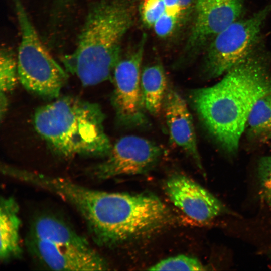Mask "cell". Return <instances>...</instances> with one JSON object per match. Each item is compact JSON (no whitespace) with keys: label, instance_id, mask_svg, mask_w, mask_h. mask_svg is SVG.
Wrapping results in <instances>:
<instances>
[{"label":"cell","instance_id":"6da1fadb","mask_svg":"<svg viewBox=\"0 0 271 271\" xmlns=\"http://www.w3.org/2000/svg\"><path fill=\"white\" fill-rule=\"evenodd\" d=\"M257 47L210 87L191 90L190 104L221 147L235 153L256 101L271 93V59Z\"/></svg>","mask_w":271,"mask_h":271},{"label":"cell","instance_id":"7a4b0ae2","mask_svg":"<svg viewBox=\"0 0 271 271\" xmlns=\"http://www.w3.org/2000/svg\"><path fill=\"white\" fill-rule=\"evenodd\" d=\"M50 191L77 211L93 240L102 246H113L147 234L170 219L165 205L152 194L94 190L58 176L52 180Z\"/></svg>","mask_w":271,"mask_h":271},{"label":"cell","instance_id":"3957f363","mask_svg":"<svg viewBox=\"0 0 271 271\" xmlns=\"http://www.w3.org/2000/svg\"><path fill=\"white\" fill-rule=\"evenodd\" d=\"M128 0H96L89 7L73 51L62 62L67 72L83 85L92 86L111 77L121 59L123 38L133 21Z\"/></svg>","mask_w":271,"mask_h":271},{"label":"cell","instance_id":"277c9868","mask_svg":"<svg viewBox=\"0 0 271 271\" xmlns=\"http://www.w3.org/2000/svg\"><path fill=\"white\" fill-rule=\"evenodd\" d=\"M99 105L67 96L38 108L33 122L37 132L63 157H106L112 146L104 129Z\"/></svg>","mask_w":271,"mask_h":271},{"label":"cell","instance_id":"5b68a950","mask_svg":"<svg viewBox=\"0 0 271 271\" xmlns=\"http://www.w3.org/2000/svg\"><path fill=\"white\" fill-rule=\"evenodd\" d=\"M20 30L17 55L19 81L42 97L57 98L68 72L51 55L40 38L22 0H12Z\"/></svg>","mask_w":271,"mask_h":271},{"label":"cell","instance_id":"8992f818","mask_svg":"<svg viewBox=\"0 0 271 271\" xmlns=\"http://www.w3.org/2000/svg\"><path fill=\"white\" fill-rule=\"evenodd\" d=\"M271 13V1L250 17L238 19L216 35L207 47L203 73L207 78L224 74L258 46L261 32Z\"/></svg>","mask_w":271,"mask_h":271},{"label":"cell","instance_id":"52a82bcc","mask_svg":"<svg viewBox=\"0 0 271 271\" xmlns=\"http://www.w3.org/2000/svg\"><path fill=\"white\" fill-rule=\"evenodd\" d=\"M146 39L144 34L135 50L121 58L113 72L111 103L117 124L125 128H142L149 124L141 86Z\"/></svg>","mask_w":271,"mask_h":271},{"label":"cell","instance_id":"ba28073f","mask_svg":"<svg viewBox=\"0 0 271 271\" xmlns=\"http://www.w3.org/2000/svg\"><path fill=\"white\" fill-rule=\"evenodd\" d=\"M162 148L146 139L126 136L112 147L104 160L92 169L97 179H107L122 175L144 174L160 160Z\"/></svg>","mask_w":271,"mask_h":271},{"label":"cell","instance_id":"9c48e42d","mask_svg":"<svg viewBox=\"0 0 271 271\" xmlns=\"http://www.w3.org/2000/svg\"><path fill=\"white\" fill-rule=\"evenodd\" d=\"M244 0H196L195 19L186 45L194 55L231 23L239 19Z\"/></svg>","mask_w":271,"mask_h":271},{"label":"cell","instance_id":"30bf717a","mask_svg":"<svg viewBox=\"0 0 271 271\" xmlns=\"http://www.w3.org/2000/svg\"><path fill=\"white\" fill-rule=\"evenodd\" d=\"M26 244L35 258L53 270L96 271L109 268L104 258L91 247L83 248L28 236Z\"/></svg>","mask_w":271,"mask_h":271},{"label":"cell","instance_id":"8fae6325","mask_svg":"<svg viewBox=\"0 0 271 271\" xmlns=\"http://www.w3.org/2000/svg\"><path fill=\"white\" fill-rule=\"evenodd\" d=\"M164 188L174 205L198 222H208L229 212L213 194L183 174L170 176L165 183Z\"/></svg>","mask_w":271,"mask_h":271},{"label":"cell","instance_id":"7c38bea8","mask_svg":"<svg viewBox=\"0 0 271 271\" xmlns=\"http://www.w3.org/2000/svg\"><path fill=\"white\" fill-rule=\"evenodd\" d=\"M163 107L172 143L181 148L203 171L194 123L186 103L178 92L168 87Z\"/></svg>","mask_w":271,"mask_h":271},{"label":"cell","instance_id":"4fadbf2b","mask_svg":"<svg viewBox=\"0 0 271 271\" xmlns=\"http://www.w3.org/2000/svg\"><path fill=\"white\" fill-rule=\"evenodd\" d=\"M19 207L12 197H2L0 204V259L8 261L19 258L22 249L20 242L21 220Z\"/></svg>","mask_w":271,"mask_h":271},{"label":"cell","instance_id":"5bb4252c","mask_svg":"<svg viewBox=\"0 0 271 271\" xmlns=\"http://www.w3.org/2000/svg\"><path fill=\"white\" fill-rule=\"evenodd\" d=\"M27 236L83 248L91 247L85 237L79 234L67 223L51 215H42L34 219Z\"/></svg>","mask_w":271,"mask_h":271},{"label":"cell","instance_id":"9a60e30c","mask_svg":"<svg viewBox=\"0 0 271 271\" xmlns=\"http://www.w3.org/2000/svg\"><path fill=\"white\" fill-rule=\"evenodd\" d=\"M141 86L146 110L152 115H158L168 88L165 72L160 63L144 68L141 73Z\"/></svg>","mask_w":271,"mask_h":271},{"label":"cell","instance_id":"2e32d148","mask_svg":"<svg viewBox=\"0 0 271 271\" xmlns=\"http://www.w3.org/2000/svg\"><path fill=\"white\" fill-rule=\"evenodd\" d=\"M245 129L252 140L263 143L271 141V93L261 97L255 103Z\"/></svg>","mask_w":271,"mask_h":271},{"label":"cell","instance_id":"e0dca14e","mask_svg":"<svg viewBox=\"0 0 271 271\" xmlns=\"http://www.w3.org/2000/svg\"><path fill=\"white\" fill-rule=\"evenodd\" d=\"M19 81L17 56L5 45L0 51V88L5 93L13 90Z\"/></svg>","mask_w":271,"mask_h":271},{"label":"cell","instance_id":"ac0fdd59","mask_svg":"<svg viewBox=\"0 0 271 271\" xmlns=\"http://www.w3.org/2000/svg\"><path fill=\"white\" fill-rule=\"evenodd\" d=\"M205 266L197 258L179 255L163 259L148 268L149 270H204Z\"/></svg>","mask_w":271,"mask_h":271},{"label":"cell","instance_id":"d6986e66","mask_svg":"<svg viewBox=\"0 0 271 271\" xmlns=\"http://www.w3.org/2000/svg\"><path fill=\"white\" fill-rule=\"evenodd\" d=\"M140 10L143 22L147 26L153 27L166 13V7L164 0H143Z\"/></svg>","mask_w":271,"mask_h":271},{"label":"cell","instance_id":"ffe728a7","mask_svg":"<svg viewBox=\"0 0 271 271\" xmlns=\"http://www.w3.org/2000/svg\"><path fill=\"white\" fill-rule=\"evenodd\" d=\"M258 176L262 195L271 207V156L260 159L258 165Z\"/></svg>","mask_w":271,"mask_h":271},{"label":"cell","instance_id":"44dd1931","mask_svg":"<svg viewBox=\"0 0 271 271\" xmlns=\"http://www.w3.org/2000/svg\"><path fill=\"white\" fill-rule=\"evenodd\" d=\"M184 16L165 13L153 25L156 34L161 38L172 35L179 26Z\"/></svg>","mask_w":271,"mask_h":271},{"label":"cell","instance_id":"7402d4cb","mask_svg":"<svg viewBox=\"0 0 271 271\" xmlns=\"http://www.w3.org/2000/svg\"><path fill=\"white\" fill-rule=\"evenodd\" d=\"M0 98L1 118L2 119L7 111L8 101L6 93L4 92H1Z\"/></svg>","mask_w":271,"mask_h":271}]
</instances>
